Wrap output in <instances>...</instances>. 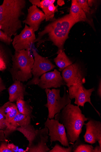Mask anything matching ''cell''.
Listing matches in <instances>:
<instances>
[{
  "label": "cell",
  "mask_w": 101,
  "mask_h": 152,
  "mask_svg": "<svg viewBox=\"0 0 101 152\" xmlns=\"http://www.w3.org/2000/svg\"><path fill=\"white\" fill-rule=\"evenodd\" d=\"M25 0H4L0 5V25L1 30L10 38L17 35L22 28L21 18L24 15Z\"/></svg>",
  "instance_id": "obj_1"
},
{
  "label": "cell",
  "mask_w": 101,
  "mask_h": 152,
  "mask_svg": "<svg viewBox=\"0 0 101 152\" xmlns=\"http://www.w3.org/2000/svg\"><path fill=\"white\" fill-rule=\"evenodd\" d=\"M54 117L64 126L68 141L71 144L80 139L85 122L89 119L82 113L79 107L71 103L67 104L60 113L56 114Z\"/></svg>",
  "instance_id": "obj_2"
},
{
  "label": "cell",
  "mask_w": 101,
  "mask_h": 152,
  "mask_svg": "<svg viewBox=\"0 0 101 152\" xmlns=\"http://www.w3.org/2000/svg\"><path fill=\"white\" fill-rule=\"evenodd\" d=\"M78 22L69 14L53 20L45 27L44 30L39 33L35 43L39 42L43 37L47 35L48 37L42 40L40 44L49 41L58 48V51L64 50V44L68 38L70 31L72 27Z\"/></svg>",
  "instance_id": "obj_3"
},
{
  "label": "cell",
  "mask_w": 101,
  "mask_h": 152,
  "mask_svg": "<svg viewBox=\"0 0 101 152\" xmlns=\"http://www.w3.org/2000/svg\"><path fill=\"white\" fill-rule=\"evenodd\" d=\"M34 57L30 50L15 51L12 58V66L8 71L13 81H27L32 77Z\"/></svg>",
  "instance_id": "obj_4"
},
{
  "label": "cell",
  "mask_w": 101,
  "mask_h": 152,
  "mask_svg": "<svg viewBox=\"0 0 101 152\" xmlns=\"http://www.w3.org/2000/svg\"><path fill=\"white\" fill-rule=\"evenodd\" d=\"M64 92L62 97L60 95V90L50 88L45 89L47 95V103L45 106L48 110V118L53 119L55 115L60 113L61 110L68 104L71 103L68 92L64 87Z\"/></svg>",
  "instance_id": "obj_5"
},
{
  "label": "cell",
  "mask_w": 101,
  "mask_h": 152,
  "mask_svg": "<svg viewBox=\"0 0 101 152\" xmlns=\"http://www.w3.org/2000/svg\"><path fill=\"white\" fill-rule=\"evenodd\" d=\"M33 51L34 57L32 71L33 78L27 82L26 86L37 85L41 75L53 70L56 67L47 58L41 56L35 50L33 49Z\"/></svg>",
  "instance_id": "obj_6"
},
{
  "label": "cell",
  "mask_w": 101,
  "mask_h": 152,
  "mask_svg": "<svg viewBox=\"0 0 101 152\" xmlns=\"http://www.w3.org/2000/svg\"><path fill=\"white\" fill-rule=\"evenodd\" d=\"M86 71L81 64L78 62L73 64L65 68L62 71V76L68 88L71 86L85 84Z\"/></svg>",
  "instance_id": "obj_7"
},
{
  "label": "cell",
  "mask_w": 101,
  "mask_h": 152,
  "mask_svg": "<svg viewBox=\"0 0 101 152\" xmlns=\"http://www.w3.org/2000/svg\"><path fill=\"white\" fill-rule=\"evenodd\" d=\"M68 88V93L71 100L75 99L74 103L77 106L84 107L86 102H89L93 107L100 118V114L95 108L91 101V96L95 89L94 88L86 89L83 84L79 83L70 86Z\"/></svg>",
  "instance_id": "obj_8"
},
{
  "label": "cell",
  "mask_w": 101,
  "mask_h": 152,
  "mask_svg": "<svg viewBox=\"0 0 101 152\" xmlns=\"http://www.w3.org/2000/svg\"><path fill=\"white\" fill-rule=\"evenodd\" d=\"M44 125L45 127H47L49 130L51 145L53 142L59 141L64 146H69L65 129L58 120L48 118Z\"/></svg>",
  "instance_id": "obj_9"
},
{
  "label": "cell",
  "mask_w": 101,
  "mask_h": 152,
  "mask_svg": "<svg viewBox=\"0 0 101 152\" xmlns=\"http://www.w3.org/2000/svg\"><path fill=\"white\" fill-rule=\"evenodd\" d=\"M36 39L33 30L25 24L20 33L14 36L12 44L15 51L30 50Z\"/></svg>",
  "instance_id": "obj_10"
},
{
  "label": "cell",
  "mask_w": 101,
  "mask_h": 152,
  "mask_svg": "<svg viewBox=\"0 0 101 152\" xmlns=\"http://www.w3.org/2000/svg\"><path fill=\"white\" fill-rule=\"evenodd\" d=\"M49 130L46 127L36 130L29 141L26 151L28 152H49L50 149L47 143L49 141Z\"/></svg>",
  "instance_id": "obj_11"
},
{
  "label": "cell",
  "mask_w": 101,
  "mask_h": 152,
  "mask_svg": "<svg viewBox=\"0 0 101 152\" xmlns=\"http://www.w3.org/2000/svg\"><path fill=\"white\" fill-rule=\"evenodd\" d=\"M37 85L42 89L56 88L65 85L60 72L56 69L52 72H48L41 75Z\"/></svg>",
  "instance_id": "obj_12"
},
{
  "label": "cell",
  "mask_w": 101,
  "mask_h": 152,
  "mask_svg": "<svg viewBox=\"0 0 101 152\" xmlns=\"http://www.w3.org/2000/svg\"><path fill=\"white\" fill-rule=\"evenodd\" d=\"M86 132L84 136L85 142L91 144L98 142L101 147V122L89 118L87 123H85Z\"/></svg>",
  "instance_id": "obj_13"
},
{
  "label": "cell",
  "mask_w": 101,
  "mask_h": 152,
  "mask_svg": "<svg viewBox=\"0 0 101 152\" xmlns=\"http://www.w3.org/2000/svg\"><path fill=\"white\" fill-rule=\"evenodd\" d=\"M45 19L44 12L37 7L33 5L28 9V15L22 22L28 25L35 32L38 31L41 22Z\"/></svg>",
  "instance_id": "obj_14"
},
{
  "label": "cell",
  "mask_w": 101,
  "mask_h": 152,
  "mask_svg": "<svg viewBox=\"0 0 101 152\" xmlns=\"http://www.w3.org/2000/svg\"><path fill=\"white\" fill-rule=\"evenodd\" d=\"M26 86L20 81H14L8 88L9 101L14 102L20 99L24 100L25 96L29 95L26 91Z\"/></svg>",
  "instance_id": "obj_15"
},
{
  "label": "cell",
  "mask_w": 101,
  "mask_h": 152,
  "mask_svg": "<svg viewBox=\"0 0 101 152\" xmlns=\"http://www.w3.org/2000/svg\"><path fill=\"white\" fill-rule=\"evenodd\" d=\"M9 46L0 41V72L8 70L12 66L13 55Z\"/></svg>",
  "instance_id": "obj_16"
},
{
  "label": "cell",
  "mask_w": 101,
  "mask_h": 152,
  "mask_svg": "<svg viewBox=\"0 0 101 152\" xmlns=\"http://www.w3.org/2000/svg\"><path fill=\"white\" fill-rule=\"evenodd\" d=\"M55 0H42L40 4V7L41 8L45 15L46 21L53 20L54 13L58 11V6H55Z\"/></svg>",
  "instance_id": "obj_17"
},
{
  "label": "cell",
  "mask_w": 101,
  "mask_h": 152,
  "mask_svg": "<svg viewBox=\"0 0 101 152\" xmlns=\"http://www.w3.org/2000/svg\"><path fill=\"white\" fill-rule=\"evenodd\" d=\"M69 14L78 22H86L90 24V21L86 18V13L78 5L76 0L72 1Z\"/></svg>",
  "instance_id": "obj_18"
},
{
  "label": "cell",
  "mask_w": 101,
  "mask_h": 152,
  "mask_svg": "<svg viewBox=\"0 0 101 152\" xmlns=\"http://www.w3.org/2000/svg\"><path fill=\"white\" fill-rule=\"evenodd\" d=\"M57 57L54 59L56 66L59 68V71L62 72L64 69L73 64L72 61L67 56L64 50L57 51Z\"/></svg>",
  "instance_id": "obj_19"
},
{
  "label": "cell",
  "mask_w": 101,
  "mask_h": 152,
  "mask_svg": "<svg viewBox=\"0 0 101 152\" xmlns=\"http://www.w3.org/2000/svg\"><path fill=\"white\" fill-rule=\"evenodd\" d=\"M5 113V121L10 123L19 113L16 104L9 101L2 106Z\"/></svg>",
  "instance_id": "obj_20"
},
{
  "label": "cell",
  "mask_w": 101,
  "mask_h": 152,
  "mask_svg": "<svg viewBox=\"0 0 101 152\" xmlns=\"http://www.w3.org/2000/svg\"><path fill=\"white\" fill-rule=\"evenodd\" d=\"M31 100L20 99L16 102L19 113L29 116L33 120L36 117L33 115V107L31 105Z\"/></svg>",
  "instance_id": "obj_21"
},
{
  "label": "cell",
  "mask_w": 101,
  "mask_h": 152,
  "mask_svg": "<svg viewBox=\"0 0 101 152\" xmlns=\"http://www.w3.org/2000/svg\"><path fill=\"white\" fill-rule=\"evenodd\" d=\"M31 118L29 116L19 113L9 123L15 128L25 126L31 123Z\"/></svg>",
  "instance_id": "obj_22"
},
{
  "label": "cell",
  "mask_w": 101,
  "mask_h": 152,
  "mask_svg": "<svg viewBox=\"0 0 101 152\" xmlns=\"http://www.w3.org/2000/svg\"><path fill=\"white\" fill-rule=\"evenodd\" d=\"M73 144V152H93L94 147L91 145L82 143L80 139Z\"/></svg>",
  "instance_id": "obj_23"
},
{
  "label": "cell",
  "mask_w": 101,
  "mask_h": 152,
  "mask_svg": "<svg viewBox=\"0 0 101 152\" xmlns=\"http://www.w3.org/2000/svg\"><path fill=\"white\" fill-rule=\"evenodd\" d=\"M73 144L69 146L68 148H65L56 143L53 148L50 150L49 152H73Z\"/></svg>",
  "instance_id": "obj_24"
},
{
  "label": "cell",
  "mask_w": 101,
  "mask_h": 152,
  "mask_svg": "<svg viewBox=\"0 0 101 152\" xmlns=\"http://www.w3.org/2000/svg\"><path fill=\"white\" fill-rule=\"evenodd\" d=\"M76 1L78 5L86 14L90 13L91 9L88 4L87 1L86 0H76Z\"/></svg>",
  "instance_id": "obj_25"
},
{
  "label": "cell",
  "mask_w": 101,
  "mask_h": 152,
  "mask_svg": "<svg viewBox=\"0 0 101 152\" xmlns=\"http://www.w3.org/2000/svg\"><path fill=\"white\" fill-rule=\"evenodd\" d=\"M13 39L9 37L2 31L0 30V41L9 46L12 43Z\"/></svg>",
  "instance_id": "obj_26"
},
{
  "label": "cell",
  "mask_w": 101,
  "mask_h": 152,
  "mask_svg": "<svg viewBox=\"0 0 101 152\" xmlns=\"http://www.w3.org/2000/svg\"><path fill=\"white\" fill-rule=\"evenodd\" d=\"M7 128L4 130L5 137H8L13 132L16 131V129L12 126L9 123L5 121Z\"/></svg>",
  "instance_id": "obj_27"
},
{
  "label": "cell",
  "mask_w": 101,
  "mask_h": 152,
  "mask_svg": "<svg viewBox=\"0 0 101 152\" xmlns=\"http://www.w3.org/2000/svg\"><path fill=\"white\" fill-rule=\"evenodd\" d=\"M0 152H13L10 149L6 141L1 142L0 144Z\"/></svg>",
  "instance_id": "obj_28"
},
{
  "label": "cell",
  "mask_w": 101,
  "mask_h": 152,
  "mask_svg": "<svg viewBox=\"0 0 101 152\" xmlns=\"http://www.w3.org/2000/svg\"><path fill=\"white\" fill-rule=\"evenodd\" d=\"M5 115L4 110L2 106L0 107V122L6 124Z\"/></svg>",
  "instance_id": "obj_29"
},
{
  "label": "cell",
  "mask_w": 101,
  "mask_h": 152,
  "mask_svg": "<svg viewBox=\"0 0 101 152\" xmlns=\"http://www.w3.org/2000/svg\"><path fill=\"white\" fill-rule=\"evenodd\" d=\"M7 89L4 80L1 77H0V96L3 93V92Z\"/></svg>",
  "instance_id": "obj_30"
},
{
  "label": "cell",
  "mask_w": 101,
  "mask_h": 152,
  "mask_svg": "<svg viewBox=\"0 0 101 152\" xmlns=\"http://www.w3.org/2000/svg\"><path fill=\"white\" fill-rule=\"evenodd\" d=\"M9 148L13 152H18V147L14 145L13 143L8 144Z\"/></svg>",
  "instance_id": "obj_31"
},
{
  "label": "cell",
  "mask_w": 101,
  "mask_h": 152,
  "mask_svg": "<svg viewBox=\"0 0 101 152\" xmlns=\"http://www.w3.org/2000/svg\"><path fill=\"white\" fill-rule=\"evenodd\" d=\"M7 138L5 137L3 130H0V144L1 142L6 141Z\"/></svg>",
  "instance_id": "obj_32"
},
{
  "label": "cell",
  "mask_w": 101,
  "mask_h": 152,
  "mask_svg": "<svg viewBox=\"0 0 101 152\" xmlns=\"http://www.w3.org/2000/svg\"><path fill=\"white\" fill-rule=\"evenodd\" d=\"M97 95L98 97L100 99L101 98V80L100 79V80L99 81L97 89Z\"/></svg>",
  "instance_id": "obj_33"
},
{
  "label": "cell",
  "mask_w": 101,
  "mask_h": 152,
  "mask_svg": "<svg viewBox=\"0 0 101 152\" xmlns=\"http://www.w3.org/2000/svg\"><path fill=\"white\" fill-rule=\"evenodd\" d=\"M29 1L32 3L33 5L40 7V4L41 2L40 0H30Z\"/></svg>",
  "instance_id": "obj_34"
},
{
  "label": "cell",
  "mask_w": 101,
  "mask_h": 152,
  "mask_svg": "<svg viewBox=\"0 0 101 152\" xmlns=\"http://www.w3.org/2000/svg\"><path fill=\"white\" fill-rule=\"evenodd\" d=\"M93 152H101V147L99 145H97L94 148Z\"/></svg>",
  "instance_id": "obj_35"
},
{
  "label": "cell",
  "mask_w": 101,
  "mask_h": 152,
  "mask_svg": "<svg viewBox=\"0 0 101 152\" xmlns=\"http://www.w3.org/2000/svg\"><path fill=\"white\" fill-rule=\"evenodd\" d=\"M7 128L6 124H4L0 122V130H4Z\"/></svg>",
  "instance_id": "obj_36"
},
{
  "label": "cell",
  "mask_w": 101,
  "mask_h": 152,
  "mask_svg": "<svg viewBox=\"0 0 101 152\" xmlns=\"http://www.w3.org/2000/svg\"><path fill=\"white\" fill-rule=\"evenodd\" d=\"M57 5L61 6H62L65 4L64 1H62V0H59V1H57Z\"/></svg>",
  "instance_id": "obj_37"
},
{
  "label": "cell",
  "mask_w": 101,
  "mask_h": 152,
  "mask_svg": "<svg viewBox=\"0 0 101 152\" xmlns=\"http://www.w3.org/2000/svg\"><path fill=\"white\" fill-rule=\"evenodd\" d=\"M96 1H87L89 7H92L95 3Z\"/></svg>",
  "instance_id": "obj_38"
},
{
  "label": "cell",
  "mask_w": 101,
  "mask_h": 152,
  "mask_svg": "<svg viewBox=\"0 0 101 152\" xmlns=\"http://www.w3.org/2000/svg\"><path fill=\"white\" fill-rule=\"evenodd\" d=\"M1 30V25H0V30Z\"/></svg>",
  "instance_id": "obj_39"
}]
</instances>
